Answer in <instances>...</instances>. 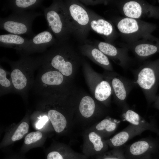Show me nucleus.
Masks as SVG:
<instances>
[{
    "mask_svg": "<svg viewBox=\"0 0 159 159\" xmlns=\"http://www.w3.org/2000/svg\"><path fill=\"white\" fill-rule=\"evenodd\" d=\"M95 107L94 100L91 97L86 96L81 100L79 105V110L84 117L88 118L92 116Z\"/></svg>",
    "mask_w": 159,
    "mask_h": 159,
    "instance_id": "obj_24",
    "label": "nucleus"
},
{
    "mask_svg": "<svg viewBox=\"0 0 159 159\" xmlns=\"http://www.w3.org/2000/svg\"><path fill=\"white\" fill-rule=\"evenodd\" d=\"M42 136V133L39 131L31 132L25 137L24 143L26 145L31 144L41 139Z\"/></svg>",
    "mask_w": 159,
    "mask_h": 159,
    "instance_id": "obj_30",
    "label": "nucleus"
},
{
    "mask_svg": "<svg viewBox=\"0 0 159 159\" xmlns=\"http://www.w3.org/2000/svg\"><path fill=\"white\" fill-rule=\"evenodd\" d=\"M48 117L45 115H44L40 118V119L38 121L37 125V127L38 128H40L45 123V122L48 120Z\"/></svg>",
    "mask_w": 159,
    "mask_h": 159,
    "instance_id": "obj_31",
    "label": "nucleus"
},
{
    "mask_svg": "<svg viewBox=\"0 0 159 159\" xmlns=\"http://www.w3.org/2000/svg\"><path fill=\"white\" fill-rule=\"evenodd\" d=\"M42 15L34 11L13 12L7 17L0 18V28L11 34L33 35V22L36 17Z\"/></svg>",
    "mask_w": 159,
    "mask_h": 159,
    "instance_id": "obj_8",
    "label": "nucleus"
},
{
    "mask_svg": "<svg viewBox=\"0 0 159 159\" xmlns=\"http://www.w3.org/2000/svg\"><path fill=\"white\" fill-rule=\"evenodd\" d=\"M145 130L142 127L130 124L111 139L109 143L113 147L119 148L131 138L141 134Z\"/></svg>",
    "mask_w": 159,
    "mask_h": 159,
    "instance_id": "obj_18",
    "label": "nucleus"
},
{
    "mask_svg": "<svg viewBox=\"0 0 159 159\" xmlns=\"http://www.w3.org/2000/svg\"><path fill=\"white\" fill-rule=\"evenodd\" d=\"M91 30L100 35L105 42L113 44L118 37L114 24L88 9Z\"/></svg>",
    "mask_w": 159,
    "mask_h": 159,
    "instance_id": "obj_13",
    "label": "nucleus"
},
{
    "mask_svg": "<svg viewBox=\"0 0 159 159\" xmlns=\"http://www.w3.org/2000/svg\"><path fill=\"white\" fill-rule=\"evenodd\" d=\"M155 108H157V109H158V110H159V105H158V106H155V107H154Z\"/></svg>",
    "mask_w": 159,
    "mask_h": 159,
    "instance_id": "obj_33",
    "label": "nucleus"
},
{
    "mask_svg": "<svg viewBox=\"0 0 159 159\" xmlns=\"http://www.w3.org/2000/svg\"><path fill=\"white\" fill-rule=\"evenodd\" d=\"M71 26L72 35L78 40L84 43L90 30V18L88 9L79 1H64Z\"/></svg>",
    "mask_w": 159,
    "mask_h": 159,
    "instance_id": "obj_6",
    "label": "nucleus"
},
{
    "mask_svg": "<svg viewBox=\"0 0 159 159\" xmlns=\"http://www.w3.org/2000/svg\"><path fill=\"white\" fill-rule=\"evenodd\" d=\"M52 46L51 49L40 56V67L58 71L65 76H70L73 70L71 46L67 42H57Z\"/></svg>",
    "mask_w": 159,
    "mask_h": 159,
    "instance_id": "obj_4",
    "label": "nucleus"
},
{
    "mask_svg": "<svg viewBox=\"0 0 159 159\" xmlns=\"http://www.w3.org/2000/svg\"><path fill=\"white\" fill-rule=\"evenodd\" d=\"M158 2H159V0H158Z\"/></svg>",
    "mask_w": 159,
    "mask_h": 159,
    "instance_id": "obj_35",
    "label": "nucleus"
},
{
    "mask_svg": "<svg viewBox=\"0 0 159 159\" xmlns=\"http://www.w3.org/2000/svg\"><path fill=\"white\" fill-rule=\"evenodd\" d=\"M98 159H127L124 151L119 148L102 154Z\"/></svg>",
    "mask_w": 159,
    "mask_h": 159,
    "instance_id": "obj_28",
    "label": "nucleus"
},
{
    "mask_svg": "<svg viewBox=\"0 0 159 159\" xmlns=\"http://www.w3.org/2000/svg\"><path fill=\"white\" fill-rule=\"evenodd\" d=\"M111 77V84L115 98L122 108L128 105L126 102L131 91L137 86L134 80L114 73Z\"/></svg>",
    "mask_w": 159,
    "mask_h": 159,
    "instance_id": "obj_14",
    "label": "nucleus"
},
{
    "mask_svg": "<svg viewBox=\"0 0 159 159\" xmlns=\"http://www.w3.org/2000/svg\"><path fill=\"white\" fill-rule=\"evenodd\" d=\"M134 80L143 91L148 105L155 101L159 85V58L144 61L137 68L132 70Z\"/></svg>",
    "mask_w": 159,
    "mask_h": 159,
    "instance_id": "obj_3",
    "label": "nucleus"
},
{
    "mask_svg": "<svg viewBox=\"0 0 159 159\" xmlns=\"http://www.w3.org/2000/svg\"><path fill=\"white\" fill-rule=\"evenodd\" d=\"M57 42L49 29L41 32L30 39L26 55L37 52H43L48 47L52 46Z\"/></svg>",
    "mask_w": 159,
    "mask_h": 159,
    "instance_id": "obj_15",
    "label": "nucleus"
},
{
    "mask_svg": "<svg viewBox=\"0 0 159 159\" xmlns=\"http://www.w3.org/2000/svg\"><path fill=\"white\" fill-rule=\"evenodd\" d=\"M6 60L11 68L13 93L19 94L23 98H27L34 81V72L41 66V56L35 57L22 55L16 61Z\"/></svg>",
    "mask_w": 159,
    "mask_h": 159,
    "instance_id": "obj_1",
    "label": "nucleus"
},
{
    "mask_svg": "<svg viewBox=\"0 0 159 159\" xmlns=\"http://www.w3.org/2000/svg\"><path fill=\"white\" fill-rule=\"evenodd\" d=\"M43 0H9V8L13 12L26 11L28 9H33L42 6Z\"/></svg>",
    "mask_w": 159,
    "mask_h": 159,
    "instance_id": "obj_20",
    "label": "nucleus"
},
{
    "mask_svg": "<svg viewBox=\"0 0 159 159\" xmlns=\"http://www.w3.org/2000/svg\"><path fill=\"white\" fill-rule=\"evenodd\" d=\"M30 39L19 35L8 34L0 35L1 47L14 49L21 56L26 55Z\"/></svg>",
    "mask_w": 159,
    "mask_h": 159,
    "instance_id": "obj_17",
    "label": "nucleus"
},
{
    "mask_svg": "<svg viewBox=\"0 0 159 159\" xmlns=\"http://www.w3.org/2000/svg\"><path fill=\"white\" fill-rule=\"evenodd\" d=\"M125 17L140 19L153 18L159 20V6L140 0H122L116 3Z\"/></svg>",
    "mask_w": 159,
    "mask_h": 159,
    "instance_id": "obj_9",
    "label": "nucleus"
},
{
    "mask_svg": "<svg viewBox=\"0 0 159 159\" xmlns=\"http://www.w3.org/2000/svg\"><path fill=\"white\" fill-rule=\"evenodd\" d=\"M47 115L55 131L58 133L62 131L67 124L66 119L64 115L58 111L54 109L48 110Z\"/></svg>",
    "mask_w": 159,
    "mask_h": 159,
    "instance_id": "obj_21",
    "label": "nucleus"
},
{
    "mask_svg": "<svg viewBox=\"0 0 159 159\" xmlns=\"http://www.w3.org/2000/svg\"><path fill=\"white\" fill-rule=\"evenodd\" d=\"M32 89L44 98H52L63 84L64 76L59 72L40 67Z\"/></svg>",
    "mask_w": 159,
    "mask_h": 159,
    "instance_id": "obj_7",
    "label": "nucleus"
},
{
    "mask_svg": "<svg viewBox=\"0 0 159 159\" xmlns=\"http://www.w3.org/2000/svg\"><path fill=\"white\" fill-rule=\"evenodd\" d=\"M120 121L110 118H105L99 122L96 126V129L105 135H107L114 132L117 129Z\"/></svg>",
    "mask_w": 159,
    "mask_h": 159,
    "instance_id": "obj_25",
    "label": "nucleus"
},
{
    "mask_svg": "<svg viewBox=\"0 0 159 159\" xmlns=\"http://www.w3.org/2000/svg\"><path fill=\"white\" fill-rule=\"evenodd\" d=\"M13 91L14 87L10 72L6 71L0 65V96L10 93H13Z\"/></svg>",
    "mask_w": 159,
    "mask_h": 159,
    "instance_id": "obj_22",
    "label": "nucleus"
},
{
    "mask_svg": "<svg viewBox=\"0 0 159 159\" xmlns=\"http://www.w3.org/2000/svg\"><path fill=\"white\" fill-rule=\"evenodd\" d=\"M29 127V125L27 122H23L21 123L18 126L11 137V140L15 141L21 139L28 132Z\"/></svg>",
    "mask_w": 159,
    "mask_h": 159,
    "instance_id": "obj_29",
    "label": "nucleus"
},
{
    "mask_svg": "<svg viewBox=\"0 0 159 159\" xmlns=\"http://www.w3.org/2000/svg\"><path fill=\"white\" fill-rule=\"evenodd\" d=\"M122 109V117L124 121L130 124L149 130L159 135V128L153 122H148L134 110L128 105Z\"/></svg>",
    "mask_w": 159,
    "mask_h": 159,
    "instance_id": "obj_16",
    "label": "nucleus"
},
{
    "mask_svg": "<svg viewBox=\"0 0 159 159\" xmlns=\"http://www.w3.org/2000/svg\"><path fill=\"white\" fill-rule=\"evenodd\" d=\"M90 141L92 143L95 153H103L107 149V146L101 137L95 132H90L88 135Z\"/></svg>",
    "mask_w": 159,
    "mask_h": 159,
    "instance_id": "obj_26",
    "label": "nucleus"
},
{
    "mask_svg": "<svg viewBox=\"0 0 159 159\" xmlns=\"http://www.w3.org/2000/svg\"><path fill=\"white\" fill-rule=\"evenodd\" d=\"M94 45L125 70H127L134 63L133 60L128 54L129 50L126 48L117 47L105 42L97 41Z\"/></svg>",
    "mask_w": 159,
    "mask_h": 159,
    "instance_id": "obj_11",
    "label": "nucleus"
},
{
    "mask_svg": "<svg viewBox=\"0 0 159 159\" xmlns=\"http://www.w3.org/2000/svg\"><path fill=\"white\" fill-rule=\"evenodd\" d=\"M119 44L120 47L131 51L140 62H143L159 52V39L152 34L132 43H122Z\"/></svg>",
    "mask_w": 159,
    "mask_h": 159,
    "instance_id": "obj_10",
    "label": "nucleus"
},
{
    "mask_svg": "<svg viewBox=\"0 0 159 159\" xmlns=\"http://www.w3.org/2000/svg\"><path fill=\"white\" fill-rule=\"evenodd\" d=\"M159 148V143L154 139L144 138L130 144L124 153L127 159H147Z\"/></svg>",
    "mask_w": 159,
    "mask_h": 159,
    "instance_id": "obj_12",
    "label": "nucleus"
},
{
    "mask_svg": "<svg viewBox=\"0 0 159 159\" xmlns=\"http://www.w3.org/2000/svg\"><path fill=\"white\" fill-rule=\"evenodd\" d=\"M112 88L109 82L102 80L99 83L95 88V96L96 99L101 102L107 101L112 93Z\"/></svg>",
    "mask_w": 159,
    "mask_h": 159,
    "instance_id": "obj_23",
    "label": "nucleus"
},
{
    "mask_svg": "<svg viewBox=\"0 0 159 159\" xmlns=\"http://www.w3.org/2000/svg\"><path fill=\"white\" fill-rule=\"evenodd\" d=\"M154 102V107L159 105V96H157L155 101Z\"/></svg>",
    "mask_w": 159,
    "mask_h": 159,
    "instance_id": "obj_32",
    "label": "nucleus"
},
{
    "mask_svg": "<svg viewBox=\"0 0 159 159\" xmlns=\"http://www.w3.org/2000/svg\"><path fill=\"white\" fill-rule=\"evenodd\" d=\"M71 153H62L57 151H52L47 154V159H86L83 156Z\"/></svg>",
    "mask_w": 159,
    "mask_h": 159,
    "instance_id": "obj_27",
    "label": "nucleus"
},
{
    "mask_svg": "<svg viewBox=\"0 0 159 159\" xmlns=\"http://www.w3.org/2000/svg\"><path fill=\"white\" fill-rule=\"evenodd\" d=\"M49 30L57 42H67L72 31L64 1L54 0L48 7L43 8Z\"/></svg>",
    "mask_w": 159,
    "mask_h": 159,
    "instance_id": "obj_2",
    "label": "nucleus"
},
{
    "mask_svg": "<svg viewBox=\"0 0 159 159\" xmlns=\"http://www.w3.org/2000/svg\"><path fill=\"white\" fill-rule=\"evenodd\" d=\"M80 46L82 50L89 52L91 56L97 63L108 69H112L108 57L94 45L86 42Z\"/></svg>",
    "mask_w": 159,
    "mask_h": 159,
    "instance_id": "obj_19",
    "label": "nucleus"
},
{
    "mask_svg": "<svg viewBox=\"0 0 159 159\" xmlns=\"http://www.w3.org/2000/svg\"><path fill=\"white\" fill-rule=\"evenodd\" d=\"M147 159H150V158H149Z\"/></svg>",
    "mask_w": 159,
    "mask_h": 159,
    "instance_id": "obj_34",
    "label": "nucleus"
},
{
    "mask_svg": "<svg viewBox=\"0 0 159 159\" xmlns=\"http://www.w3.org/2000/svg\"><path fill=\"white\" fill-rule=\"evenodd\" d=\"M114 23L125 43L135 42L151 35L157 29L155 24L127 17L114 19Z\"/></svg>",
    "mask_w": 159,
    "mask_h": 159,
    "instance_id": "obj_5",
    "label": "nucleus"
}]
</instances>
